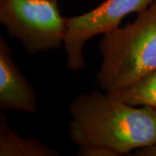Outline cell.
I'll list each match as a JSON object with an SVG mask.
<instances>
[{
	"label": "cell",
	"instance_id": "cell-1",
	"mask_svg": "<svg viewBox=\"0 0 156 156\" xmlns=\"http://www.w3.org/2000/svg\"><path fill=\"white\" fill-rule=\"evenodd\" d=\"M69 113L70 139L77 146H104L124 155L156 143V110L129 105L115 92L77 95Z\"/></svg>",
	"mask_w": 156,
	"mask_h": 156
},
{
	"label": "cell",
	"instance_id": "cell-2",
	"mask_svg": "<svg viewBox=\"0 0 156 156\" xmlns=\"http://www.w3.org/2000/svg\"><path fill=\"white\" fill-rule=\"evenodd\" d=\"M96 80L107 92H118L156 70V1L134 22L104 34Z\"/></svg>",
	"mask_w": 156,
	"mask_h": 156
},
{
	"label": "cell",
	"instance_id": "cell-3",
	"mask_svg": "<svg viewBox=\"0 0 156 156\" xmlns=\"http://www.w3.org/2000/svg\"><path fill=\"white\" fill-rule=\"evenodd\" d=\"M0 23L31 55L60 49L67 32L56 0H0Z\"/></svg>",
	"mask_w": 156,
	"mask_h": 156
},
{
	"label": "cell",
	"instance_id": "cell-4",
	"mask_svg": "<svg viewBox=\"0 0 156 156\" xmlns=\"http://www.w3.org/2000/svg\"><path fill=\"white\" fill-rule=\"evenodd\" d=\"M156 0H104L95 9L76 17H67L64 50L66 66L77 71L85 66L83 48L89 39L119 28L124 17L130 13L146 10Z\"/></svg>",
	"mask_w": 156,
	"mask_h": 156
},
{
	"label": "cell",
	"instance_id": "cell-5",
	"mask_svg": "<svg viewBox=\"0 0 156 156\" xmlns=\"http://www.w3.org/2000/svg\"><path fill=\"white\" fill-rule=\"evenodd\" d=\"M0 107L3 111L32 114L38 109L32 85L22 75L11 56V50L0 38Z\"/></svg>",
	"mask_w": 156,
	"mask_h": 156
},
{
	"label": "cell",
	"instance_id": "cell-6",
	"mask_svg": "<svg viewBox=\"0 0 156 156\" xmlns=\"http://www.w3.org/2000/svg\"><path fill=\"white\" fill-rule=\"evenodd\" d=\"M59 153L35 138H23L12 130L0 115V156H58Z\"/></svg>",
	"mask_w": 156,
	"mask_h": 156
},
{
	"label": "cell",
	"instance_id": "cell-7",
	"mask_svg": "<svg viewBox=\"0 0 156 156\" xmlns=\"http://www.w3.org/2000/svg\"><path fill=\"white\" fill-rule=\"evenodd\" d=\"M115 93L129 105L150 107L156 110V70L143 76L133 84Z\"/></svg>",
	"mask_w": 156,
	"mask_h": 156
},
{
	"label": "cell",
	"instance_id": "cell-8",
	"mask_svg": "<svg viewBox=\"0 0 156 156\" xmlns=\"http://www.w3.org/2000/svg\"><path fill=\"white\" fill-rule=\"evenodd\" d=\"M78 147H79L78 155L81 156H121L116 151L104 146L83 144Z\"/></svg>",
	"mask_w": 156,
	"mask_h": 156
},
{
	"label": "cell",
	"instance_id": "cell-9",
	"mask_svg": "<svg viewBox=\"0 0 156 156\" xmlns=\"http://www.w3.org/2000/svg\"><path fill=\"white\" fill-rule=\"evenodd\" d=\"M135 154L140 156H156V143L140 147Z\"/></svg>",
	"mask_w": 156,
	"mask_h": 156
},
{
	"label": "cell",
	"instance_id": "cell-10",
	"mask_svg": "<svg viewBox=\"0 0 156 156\" xmlns=\"http://www.w3.org/2000/svg\"><path fill=\"white\" fill-rule=\"evenodd\" d=\"M56 1H57V2H58V1H60V0H56Z\"/></svg>",
	"mask_w": 156,
	"mask_h": 156
}]
</instances>
